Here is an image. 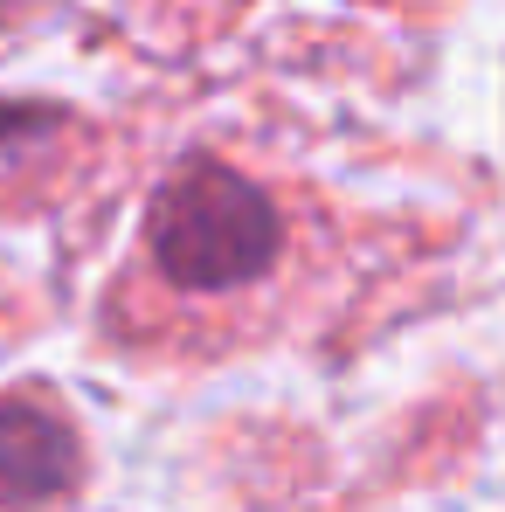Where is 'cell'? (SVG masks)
Masks as SVG:
<instances>
[{
	"instance_id": "1",
	"label": "cell",
	"mask_w": 505,
	"mask_h": 512,
	"mask_svg": "<svg viewBox=\"0 0 505 512\" xmlns=\"http://www.w3.org/2000/svg\"><path fill=\"white\" fill-rule=\"evenodd\" d=\"M160 250H167V263L208 256V277H250L270 256V222L236 180L194 173L160 201Z\"/></svg>"
}]
</instances>
